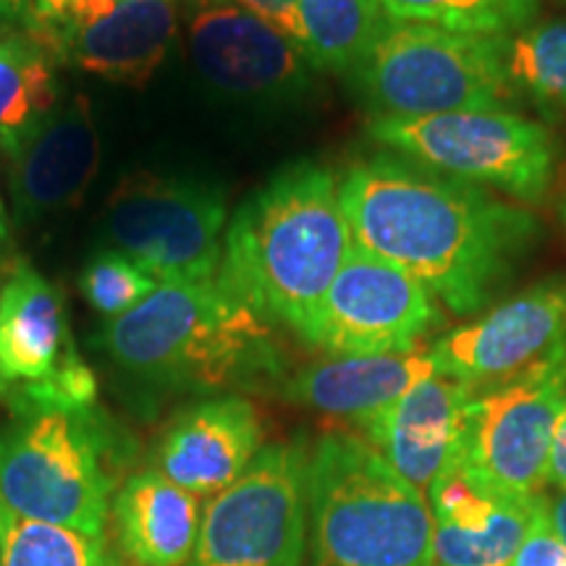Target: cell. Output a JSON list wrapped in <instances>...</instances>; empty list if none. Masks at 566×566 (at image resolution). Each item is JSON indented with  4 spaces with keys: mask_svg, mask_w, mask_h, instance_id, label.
<instances>
[{
    "mask_svg": "<svg viewBox=\"0 0 566 566\" xmlns=\"http://www.w3.org/2000/svg\"><path fill=\"white\" fill-rule=\"evenodd\" d=\"M352 242L422 283L454 315H475L537 233L527 210L394 153L338 179Z\"/></svg>",
    "mask_w": 566,
    "mask_h": 566,
    "instance_id": "cell-1",
    "label": "cell"
},
{
    "mask_svg": "<svg viewBox=\"0 0 566 566\" xmlns=\"http://www.w3.org/2000/svg\"><path fill=\"white\" fill-rule=\"evenodd\" d=\"M352 250L336 174L300 160L233 212L216 281L268 323L304 338Z\"/></svg>",
    "mask_w": 566,
    "mask_h": 566,
    "instance_id": "cell-2",
    "label": "cell"
},
{
    "mask_svg": "<svg viewBox=\"0 0 566 566\" xmlns=\"http://www.w3.org/2000/svg\"><path fill=\"white\" fill-rule=\"evenodd\" d=\"M103 346L147 384L192 391L258 386L281 375L271 323L218 281H166L129 313L113 317Z\"/></svg>",
    "mask_w": 566,
    "mask_h": 566,
    "instance_id": "cell-3",
    "label": "cell"
},
{
    "mask_svg": "<svg viewBox=\"0 0 566 566\" xmlns=\"http://www.w3.org/2000/svg\"><path fill=\"white\" fill-rule=\"evenodd\" d=\"M310 566H430L428 495L365 438L325 433L307 462Z\"/></svg>",
    "mask_w": 566,
    "mask_h": 566,
    "instance_id": "cell-4",
    "label": "cell"
},
{
    "mask_svg": "<svg viewBox=\"0 0 566 566\" xmlns=\"http://www.w3.org/2000/svg\"><path fill=\"white\" fill-rule=\"evenodd\" d=\"M116 493L111 433L95 409H34L0 430V501L34 522L105 537Z\"/></svg>",
    "mask_w": 566,
    "mask_h": 566,
    "instance_id": "cell-5",
    "label": "cell"
},
{
    "mask_svg": "<svg viewBox=\"0 0 566 566\" xmlns=\"http://www.w3.org/2000/svg\"><path fill=\"white\" fill-rule=\"evenodd\" d=\"M352 80L373 118H428L472 108H506L516 95L506 38L384 21Z\"/></svg>",
    "mask_w": 566,
    "mask_h": 566,
    "instance_id": "cell-6",
    "label": "cell"
},
{
    "mask_svg": "<svg viewBox=\"0 0 566 566\" xmlns=\"http://www.w3.org/2000/svg\"><path fill=\"white\" fill-rule=\"evenodd\" d=\"M373 142L399 158L520 202H541L556 174V142L543 124L509 108H472L428 118H373Z\"/></svg>",
    "mask_w": 566,
    "mask_h": 566,
    "instance_id": "cell-7",
    "label": "cell"
},
{
    "mask_svg": "<svg viewBox=\"0 0 566 566\" xmlns=\"http://www.w3.org/2000/svg\"><path fill=\"white\" fill-rule=\"evenodd\" d=\"M304 443H271L205 506L184 566H304L307 558Z\"/></svg>",
    "mask_w": 566,
    "mask_h": 566,
    "instance_id": "cell-8",
    "label": "cell"
},
{
    "mask_svg": "<svg viewBox=\"0 0 566 566\" xmlns=\"http://www.w3.org/2000/svg\"><path fill=\"white\" fill-rule=\"evenodd\" d=\"M564 396L566 344L520 375L475 388L464 409L454 462L506 495H543Z\"/></svg>",
    "mask_w": 566,
    "mask_h": 566,
    "instance_id": "cell-9",
    "label": "cell"
},
{
    "mask_svg": "<svg viewBox=\"0 0 566 566\" xmlns=\"http://www.w3.org/2000/svg\"><path fill=\"white\" fill-rule=\"evenodd\" d=\"M229 205L218 187L195 179L137 174L108 202V237L158 283L218 279Z\"/></svg>",
    "mask_w": 566,
    "mask_h": 566,
    "instance_id": "cell-10",
    "label": "cell"
},
{
    "mask_svg": "<svg viewBox=\"0 0 566 566\" xmlns=\"http://www.w3.org/2000/svg\"><path fill=\"white\" fill-rule=\"evenodd\" d=\"M97 380L71 342L63 296L27 260L0 286V399L13 415L95 407Z\"/></svg>",
    "mask_w": 566,
    "mask_h": 566,
    "instance_id": "cell-11",
    "label": "cell"
},
{
    "mask_svg": "<svg viewBox=\"0 0 566 566\" xmlns=\"http://www.w3.org/2000/svg\"><path fill=\"white\" fill-rule=\"evenodd\" d=\"M443 323L438 300L422 283L363 250L349 252L325 292L304 342L331 357L417 352Z\"/></svg>",
    "mask_w": 566,
    "mask_h": 566,
    "instance_id": "cell-12",
    "label": "cell"
},
{
    "mask_svg": "<svg viewBox=\"0 0 566 566\" xmlns=\"http://www.w3.org/2000/svg\"><path fill=\"white\" fill-rule=\"evenodd\" d=\"M566 344V279L543 281L443 334L428 349L436 375L485 388Z\"/></svg>",
    "mask_w": 566,
    "mask_h": 566,
    "instance_id": "cell-13",
    "label": "cell"
},
{
    "mask_svg": "<svg viewBox=\"0 0 566 566\" xmlns=\"http://www.w3.org/2000/svg\"><path fill=\"white\" fill-rule=\"evenodd\" d=\"M189 53L210 87L242 101L296 97L315 71L302 45L226 0H200L189 21Z\"/></svg>",
    "mask_w": 566,
    "mask_h": 566,
    "instance_id": "cell-14",
    "label": "cell"
},
{
    "mask_svg": "<svg viewBox=\"0 0 566 566\" xmlns=\"http://www.w3.org/2000/svg\"><path fill=\"white\" fill-rule=\"evenodd\" d=\"M424 495L438 566H512L543 504V495L516 499L495 491L459 462L446 467Z\"/></svg>",
    "mask_w": 566,
    "mask_h": 566,
    "instance_id": "cell-15",
    "label": "cell"
},
{
    "mask_svg": "<svg viewBox=\"0 0 566 566\" xmlns=\"http://www.w3.org/2000/svg\"><path fill=\"white\" fill-rule=\"evenodd\" d=\"M101 168V134L87 95L59 105L11 155L13 218L30 226L82 202Z\"/></svg>",
    "mask_w": 566,
    "mask_h": 566,
    "instance_id": "cell-16",
    "label": "cell"
},
{
    "mask_svg": "<svg viewBox=\"0 0 566 566\" xmlns=\"http://www.w3.org/2000/svg\"><path fill=\"white\" fill-rule=\"evenodd\" d=\"M263 449L258 409L242 396H218L187 407L155 446L160 475L195 495L229 488Z\"/></svg>",
    "mask_w": 566,
    "mask_h": 566,
    "instance_id": "cell-17",
    "label": "cell"
},
{
    "mask_svg": "<svg viewBox=\"0 0 566 566\" xmlns=\"http://www.w3.org/2000/svg\"><path fill=\"white\" fill-rule=\"evenodd\" d=\"M475 388L430 375L359 428L388 464L424 493L457 459L467 401Z\"/></svg>",
    "mask_w": 566,
    "mask_h": 566,
    "instance_id": "cell-18",
    "label": "cell"
},
{
    "mask_svg": "<svg viewBox=\"0 0 566 566\" xmlns=\"http://www.w3.org/2000/svg\"><path fill=\"white\" fill-rule=\"evenodd\" d=\"M179 32V0H116L111 9L55 40L48 53L101 80L145 84Z\"/></svg>",
    "mask_w": 566,
    "mask_h": 566,
    "instance_id": "cell-19",
    "label": "cell"
},
{
    "mask_svg": "<svg viewBox=\"0 0 566 566\" xmlns=\"http://www.w3.org/2000/svg\"><path fill=\"white\" fill-rule=\"evenodd\" d=\"M430 375H436V367L428 352L331 357L292 375L283 384V396L317 412L365 424Z\"/></svg>",
    "mask_w": 566,
    "mask_h": 566,
    "instance_id": "cell-20",
    "label": "cell"
},
{
    "mask_svg": "<svg viewBox=\"0 0 566 566\" xmlns=\"http://www.w3.org/2000/svg\"><path fill=\"white\" fill-rule=\"evenodd\" d=\"M200 520V495L184 491L158 470L134 472L111 501L118 548L134 566L187 564Z\"/></svg>",
    "mask_w": 566,
    "mask_h": 566,
    "instance_id": "cell-21",
    "label": "cell"
},
{
    "mask_svg": "<svg viewBox=\"0 0 566 566\" xmlns=\"http://www.w3.org/2000/svg\"><path fill=\"white\" fill-rule=\"evenodd\" d=\"M55 59L27 32L0 38V150L11 155L59 108Z\"/></svg>",
    "mask_w": 566,
    "mask_h": 566,
    "instance_id": "cell-22",
    "label": "cell"
},
{
    "mask_svg": "<svg viewBox=\"0 0 566 566\" xmlns=\"http://www.w3.org/2000/svg\"><path fill=\"white\" fill-rule=\"evenodd\" d=\"M304 51L315 71L349 76L384 27L373 0H296Z\"/></svg>",
    "mask_w": 566,
    "mask_h": 566,
    "instance_id": "cell-23",
    "label": "cell"
},
{
    "mask_svg": "<svg viewBox=\"0 0 566 566\" xmlns=\"http://www.w3.org/2000/svg\"><path fill=\"white\" fill-rule=\"evenodd\" d=\"M0 566H122L105 537L34 522L0 501Z\"/></svg>",
    "mask_w": 566,
    "mask_h": 566,
    "instance_id": "cell-24",
    "label": "cell"
},
{
    "mask_svg": "<svg viewBox=\"0 0 566 566\" xmlns=\"http://www.w3.org/2000/svg\"><path fill=\"white\" fill-rule=\"evenodd\" d=\"M388 21L424 24L464 34L512 38L530 27L541 0H373Z\"/></svg>",
    "mask_w": 566,
    "mask_h": 566,
    "instance_id": "cell-25",
    "label": "cell"
},
{
    "mask_svg": "<svg viewBox=\"0 0 566 566\" xmlns=\"http://www.w3.org/2000/svg\"><path fill=\"white\" fill-rule=\"evenodd\" d=\"M506 71L514 92L566 116V19L533 21L506 38Z\"/></svg>",
    "mask_w": 566,
    "mask_h": 566,
    "instance_id": "cell-26",
    "label": "cell"
},
{
    "mask_svg": "<svg viewBox=\"0 0 566 566\" xmlns=\"http://www.w3.org/2000/svg\"><path fill=\"white\" fill-rule=\"evenodd\" d=\"M82 294L95 313L113 317L129 313L142 300H147L158 286L134 260L118 250H105L90 260L82 273Z\"/></svg>",
    "mask_w": 566,
    "mask_h": 566,
    "instance_id": "cell-27",
    "label": "cell"
},
{
    "mask_svg": "<svg viewBox=\"0 0 566 566\" xmlns=\"http://www.w3.org/2000/svg\"><path fill=\"white\" fill-rule=\"evenodd\" d=\"M113 3L116 0H30L21 24H24V32L48 51L55 40L82 27L84 21L95 19Z\"/></svg>",
    "mask_w": 566,
    "mask_h": 566,
    "instance_id": "cell-28",
    "label": "cell"
},
{
    "mask_svg": "<svg viewBox=\"0 0 566 566\" xmlns=\"http://www.w3.org/2000/svg\"><path fill=\"white\" fill-rule=\"evenodd\" d=\"M512 566H566V546L546 516V495Z\"/></svg>",
    "mask_w": 566,
    "mask_h": 566,
    "instance_id": "cell-29",
    "label": "cell"
},
{
    "mask_svg": "<svg viewBox=\"0 0 566 566\" xmlns=\"http://www.w3.org/2000/svg\"><path fill=\"white\" fill-rule=\"evenodd\" d=\"M226 3H233L239 6V9L254 13V17L265 19L268 24H273L275 30H281L286 38H292L296 45L304 48L296 0H226Z\"/></svg>",
    "mask_w": 566,
    "mask_h": 566,
    "instance_id": "cell-30",
    "label": "cell"
},
{
    "mask_svg": "<svg viewBox=\"0 0 566 566\" xmlns=\"http://www.w3.org/2000/svg\"><path fill=\"white\" fill-rule=\"evenodd\" d=\"M546 485L554 491H566V396L558 409L556 428H554V441H551V457H548V478Z\"/></svg>",
    "mask_w": 566,
    "mask_h": 566,
    "instance_id": "cell-31",
    "label": "cell"
},
{
    "mask_svg": "<svg viewBox=\"0 0 566 566\" xmlns=\"http://www.w3.org/2000/svg\"><path fill=\"white\" fill-rule=\"evenodd\" d=\"M17 250H13V231H11V218L6 210L3 197H0V271H11L17 265Z\"/></svg>",
    "mask_w": 566,
    "mask_h": 566,
    "instance_id": "cell-32",
    "label": "cell"
},
{
    "mask_svg": "<svg viewBox=\"0 0 566 566\" xmlns=\"http://www.w3.org/2000/svg\"><path fill=\"white\" fill-rule=\"evenodd\" d=\"M546 516L554 533L562 537V543L566 546V491H558L554 499L546 495Z\"/></svg>",
    "mask_w": 566,
    "mask_h": 566,
    "instance_id": "cell-33",
    "label": "cell"
},
{
    "mask_svg": "<svg viewBox=\"0 0 566 566\" xmlns=\"http://www.w3.org/2000/svg\"><path fill=\"white\" fill-rule=\"evenodd\" d=\"M27 9H30V0H0V21L24 19Z\"/></svg>",
    "mask_w": 566,
    "mask_h": 566,
    "instance_id": "cell-34",
    "label": "cell"
},
{
    "mask_svg": "<svg viewBox=\"0 0 566 566\" xmlns=\"http://www.w3.org/2000/svg\"><path fill=\"white\" fill-rule=\"evenodd\" d=\"M558 223H562V229L566 231V200L562 202V208H558Z\"/></svg>",
    "mask_w": 566,
    "mask_h": 566,
    "instance_id": "cell-35",
    "label": "cell"
},
{
    "mask_svg": "<svg viewBox=\"0 0 566 566\" xmlns=\"http://www.w3.org/2000/svg\"><path fill=\"white\" fill-rule=\"evenodd\" d=\"M430 566H438V564H430Z\"/></svg>",
    "mask_w": 566,
    "mask_h": 566,
    "instance_id": "cell-36",
    "label": "cell"
},
{
    "mask_svg": "<svg viewBox=\"0 0 566 566\" xmlns=\"http://www.w3.org/2000/svg\"><path fill=\"white\" fill-rule=\"evenodd\" d=\"M562 3H566V0H562Z\"/></svg>",
    "mask_w": 566,
    "mask_h": 566,
    "instance_id": "cell-37",
    "label": "cell"
}]
</instances>
